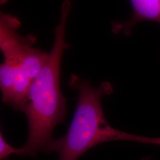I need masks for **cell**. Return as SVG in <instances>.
Returning <instances> with one entry per match:
<instances>
[{"mask_svg": "<svg viewBox=\"0 0 160 160\" xmlns=\"http://www.w3.org/2000/svg\"><path fill=\"white\" fill-rule=\"evenodd\" d=\"M21 22L16 16L0 14V49L4 62L0 65V87L15 98L25 97L49 53L34 47L36 36L18 34Z\"/></svg>", "mask_w": 160, "mask_h": 160, "instance_id": "obj_3", "label": "cell"}, {"mask_svg": "<svg viewBox=\"0 0 160 160\" xmlns=\"http://www.w3.org/2000/svg\"><path fill=\"white\" fill-rule=\"evenodd\" d=\"M17 148L12 147L4 139L2 132H0V160H4L12 154H16Z\"/></svg>", "mask_w": 160, "mask_h": 160, "instance_id": "obj_5", "label": "cell"}, {"mask_svg": "<svg viewBox=\"0 0 160 160\" xmlns=\"http://www.w3.org/2000/svg\"><path fill=\"white\" fill-rule=\"evenodd\" d=\"M130 3L133 12L131 19L126 22L113 23L112 29L114 33L122 32L129 35L132 29L142 21L160 24V0H131Z\"/></svg>", "mask_w": 160, "mask_h": 160, "instance_id": "obj_4", "label": "cell"}, {"mask_svg": "<svg viewBox=\"0 0 160 160\" xmlns=\"http://www.w3.org/2000/svg\"><path fill=\"white\" fill-rule=\"evenodd\" d=\"M71 10V1H65L59 23L54 30L51 52L30 87L28 103L23 111L28 120L29 134L24 146L17 148V155L35 157L39 152H48L55 127L65 122L67 100L60 88V67L63 52L69 48L65 33Z\"/></svg>", "mask_w": 160, "mask_h": 160, "instance_id": "obj_1", "label": "cell"}, {"mask_svg": "<svg viewBox=\"0 0 160 160\" xmlns=\"http://www.w3.org/2000/svg\"><path fill=\"white\" fill-rule=\"evenodd\" d=\"M69 86L78 92L77 108L67 133L53 139L47 153L56 152L59 160H77L90 149L110 141H128L160 146V137L135 135L115 129L109 125L101 100L104 95L113 93L111 83L104 82L94 87L88 81L72 74Z\"/></svg>", "mask_w": 160, "mask_h": 160, "instance_id": "obj_2", "label": "cell"}]
</instances>
